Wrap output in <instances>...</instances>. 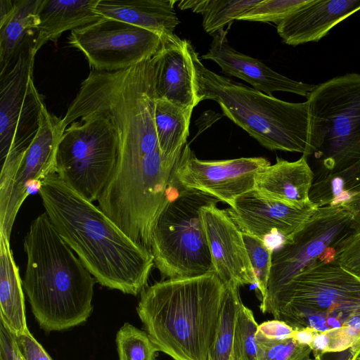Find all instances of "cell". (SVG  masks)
Returning a JSON list of instances; mask_svg holds the SVG:
<instances>
[{
    "label": "cell",
    "mask_w": 360,
    "mask_h": 360,
    "mask_svg": "<svg viewBox=\"0 0 360 360\" xmlns=\"http://www.w3.org/2000/svg\"><path fill=\"white\" fill-rule=\"evenodd\" d=\"M316 331L309 328H295L292 338L300 344L309 346L312 343Z\"/></svg>",
    "instance_id": "8d00e7d4"
},
{
    "label": "cell",
    "mask_w": 360,
    "mask_h": 360,
    "mask_svg": "<svg viewBox=\"0 0 360 360\" xmlns=\"http://www.w3.org/2000/svg\"><path fill=\"white\" fill-rule=\"evenodd\" d=\"M262 313L293 328H343L360 338V277L336 259L306 268L281 288Z\"/></svg>",
    "instance_id": "5b68a950"
},
{
    "label": "cell",
    "mask_w": 360,
    "mask_h": 360,
    "mask_svg": "<svg viewBox=\"0 0 360 360\" xmlns=\"http://www.w3.org/2000/svg\"><path fill=\"white\" fill-rule=\"evenodd\" d=\"M336 260L344 268L360 277V232L355 233L342 244Z\"/></svg>",
    "instance_id": "d6a6232c"
},
{
    "label": "cell",
    "mask_w": 360,
    "mask_h": 360,
    "mask_svg": "<svg viewBox=\"0 0 360 360\" xmlns=\"http://www.w3.org/2000/svg\"><path fill=\"white\" fill-rule=\"evenodd\" d=\"M42 0H0V75L14 64L24 47L34 41Z\"/></svg>",
    "instance_id": "ffe728a7"
},
{
    "label": "cell",
    "mask_w": 360,
    "mask_h": 360,
    "mask_svg": "<svg viewBox=\"0 0 360 360\" xmlns=\"http://www.w3.org/2000/svg\"><path fill=\"white\" fill-rule=\"evenodd\" d=\"M239 288L229 284L207 360H232L234 328L242 304Z\"/></svg>",
    "instance_id": "4316f807"
},
{
    "label": "cell",
    "mask_w": 360,
    "mask_h": 360,
    "mask_svg": "<svg viewBox=\"0 0 360 360\" xmlns=\"http://www.w3.org/2000/svg\"><path fill=\"white\" fill-rule=\"evenodd\" d=\"M65 128L62 119L44 108L38 132L15 174L6 209L0 215V232L11 238L13 226L22 204L41 181L55 173L57 148Z\"/></svg>",
    "instance_id": "4fadbf2b"
},
{
    "label": "cell",
    "mask_w": 360,
    "mask_h": 360,
    "mask_svg": "<svg viewBox=\"0 0 360 360\" xmlns=\"http://www.w3.org/2000/svg\"><path fill=\"white\" fill-rule=\"evenodd\" d=\"M314 178L307 157L293 162L277 158L275 164L257 174L253 189L264 198L304 207L313 204L309 192Z\"/></svg>",
    "instance_id": "d6986e66"
},
{
    "label": "cell",
    "mask_w": 360,
    "mask_h": 360,
    "mask_svg": "<svg viewBox=\"0 0 360 360\" xmlns=\"http://www.w3.org/2000/svg\"><path fill=\"white\" fill-rule=\"evenodd\" d=\"M187 49L197 105L204 100H213L228 118L264 148L307 157L310 138L307 101H284L214 73L202 63L188 40Z\"/></svg>",
    "instance_id": "277c9868"
},
{
    "label": "cell",
    "mask_w": 360,
    "mask_h": 360,
    "mask_svg": "<svg viewBox=\"0 0 360 360\" xmlns=\"http://www.w3.org/2000/svg\"><path fill=\"white\" fill-rule=\"evenodd\" d=\"M98 1L42 0L37 11L39 25L33 41L36 53L47 42L57 43L63 32L103 18L96 10Z\"/></svg>",
    "instance_id": "7402d4cb"
},
{
    "label": "cell",
    "mask_w": 360,
    "mask_h": 360,
    "mask_svg": "<svg viewBox=\"0 0 360 360\" xmlns=\"http://www.w3.org/2000/svg\"><path fill=\"white\" fill-rule=\"evenodd\" d=\"M360 194V163L338 172H316L309 200L317 207L350 202Z\"/></svg>",
    "instance_id": "d4e9b609"
},
{
    "label": "cell",
    "mask_w": 360,
    "mask_h": 360,
    "mask_svg": "<svg viewBox=\"0 0 360 360\" xmlns=\"http://www.w3.org/2000/svg\"><path fill=\"white\" fill-rule=\"evenodd\" d=\"M360 11V0H306L277 24L284 43L297 46L316 42L335 25Z\"/></svg>",
    "instance_id": "ac0fdd59"
},
{
    "label": "cell",
    "mask_w": 360,
    "mask_h": 360,
    "mask_svg": "<svg viewBox=\"0 0 360 360\" xmlns=\"http://www.w3.org/2000/svg\"><path fill=\"white\" fill-rule=\"evenodd\" d=\"M257 360H310L309 346L298 343L293 338L269 340L256 334Z\"/></svg>",
    "instance_id": "4dcf8cb0"
},
{
    "label": "cell",
    "mask_w": 360,
    "mask_h": 360,
    "mask_svg": "<svg viewBox=\"0 0 360 360\" xmlns=\"http://www.w3.org/2000/svg\"><path fill=\"white\" fill-rule=\"evenodd\" d=\"M294 330L285 322L274 319L259 324L257 334L269 340H282L292 338Z\"/></svg>",
    "instance_id": "e575fe53"
},
{
    "label": "cell",
    "mask_w": 360,
    "mask_h": 360,
    "mask_svg": "<svg viewBox=\"0 0 360 360\" xmlns=\"http://www.w3.org/2000/svg\"><path fill=\"white\" fill-rule=\"evenodd\" d=\"M192 111L164 99L155 101L154 120L159 147L170 158H179L186 144Z\"/></svg>",
    "instance_id": "cb8c5ba5"
},
{
    "label": "cell",
    "mask_w": 360,
    "mask_h": 360,
    "mask_svg": "<svg viewBox=\"0 0 360 360\" xmlns=\"http://www.w3.org/2000/svg\"><path fill=\"white\" fill-rule=\"evenodd\" d=\"M306 0H260L238 20L274 22L276 25L291 15Z\"/></svg>",
    "instance_id": "1f68e13d"
},
{
    "label": "cell",
    "mask_w": 360,
    "mask_h": 360,
    "mask_svg": "<svg viewBox=\"0 0 360 360\" xmlns=\"http://www.w3.org/2000/svg\"><path fill=\"white\" fill-rule=\"evenodd\" d=\"M318 207H297L266 198L252 189L239 196L226 212L242 231L265 240L274 235L287 238L300 229Z\"/></svg>",
    "instance_id": "9a60e30c"
},
{
    "label": "cell",
    "mask_w": 360,
    "mask_h": 360,
    "mask_svg": "<svg viewBox=\"0 0 360 360\" xmlns=\"http://www.w3.org/2000/svg\"><path fill=\"white\" fill-rule=\"evenodd\" d=\"M260 0H186L178 3L181 10L191 9L202 15V26L211 35L232 23Z\"/></svg>",
    "instance_id": "484cf974"
},
{
    "label": "cell",
    "mask_w": 360,
    "mask_h": 360,
    "mask_svg": "<svg viewBox=\"0 0 360 360\" xmlns=\"http://www.w3.org/2000/svg\"><path fill=\"white\" fill-rule=\"evenodd\" d=\"M22 290L10 239L0 232V319L14 334L30 332L26 323Z\"/></svg>",
    "instance_id": "603a6c76"
},
{
    "label": "cell",
    "mask_w": 360,
    "mask_h": 360,
    "mask_svg": "<svg viewBox=\"0 0 360 360\" xmlns=\"http://www.w3.org/2000/svg\"><path fill=\"white\" fill-rule=\"evenodd\" d=\"M152 60L156 98L193 112L197 103L187 40L174 34L165 37Z\"/></svg>",
    "instance_id": "e0dca14e"
},
{
    "label": "cell",
    "mask_w": 360,
    "mask_h": 360,
    "mask_svg": "<svg viewBox=\"0 0 360 360\" xmlns=\"http://www.w3.org/2000/svg\"><path fill=\"white\" fill-rule=\"evenodd\" d=\"M269 165L262 157L201 160L186 143L176 165L174 179L184 188L207 193L231 207L254 188L256 176Z\"/></svg>",
    "instance_id": "7c38bea8"
},
{
    "label": "cell",
    "mask_w": 360,
    "mask_h": 360,
    "mask_svg": "<svg viewBox=\"0 0 360 360\" xmlns=\"http://www.w3.org/2000/svg\"><path fill=\"white\" fill-rule=\"evenodd\" d=\"M119 360H155L158 351L146 331L125 323L117 331Z\"/></svg>",
    "instance_id": "83f0119b"
},
{
    "label": "cell",
    "mask_w": 360,
    "mask_h": 360,
    "mask_svg": "<svg viewBox=\"0 0 360 360\" xmlns=\"http://www.w3.org/2000/svg\"><path fill=\"white\" fill-rule=\"evenodd\" d=\"M258 326L252 311L242 303L235 323L232 360H257Z\"/></svg>",
    "instance_id": "f1b7e54d"
},
{
    "label": "cell",
    "mask_w": 360,
    "mask_h": 360,
    "mask_svg": "<svg viewBox=\"0 0 360 360\" xmlns=\"http://www.w3.org/2000/svg\"><path fill=\"white\" fill-rule=\"evenodd\" d=\"M38 193L58 234L99 284L124 294L141 292L155 266L150 250L56 173L41 181Z\"/></svg>",
    "instance_id": "6da1fadb"
},
{
    "label": "cell",
    "mask_w": 360,
    "mask_h": 360,
    "mask_svg": "<svg viewBox=\"0 0 360 360\" xmlns=\"http://www.w3.org/2000/svg\"><path fill=\"white\" fill-rule=\"evenodd\" d=\"M309 148L317 172H338L360 163V75L316 85L308 95Z\"/></svg>",
    "instance_id": "8992f818"
},
{
    "label": "cell",
    "mask_w": 360,
    "mask_h": 360,
    "mask_svg": "<svg viewBox=\"0 0 360 360\" xmlns=\"http://www.w3.org/2000/svg\"><path fill=\"white\" fill-rule=\"evenodd\" d=\"M310 360H360V338L348 349L333 353L314 356Z\"/></svg>",
    "instance_id": "d590c367"
},
{
    "label": "cell",
    "mask_w": 360,
    "mask_h": 360,
    "mask_svg": "<svg viewBox=\"0 0 360 360\" xmlns=\"http://www.w3.org/2000/svg\"><path fill=\"white\" fill-rule=\"evenodd\" d=\"M23 245L22 288L39 327L60 331L85 322L92 312L97 281L45 212L31 222Z\"/></svg>",
    "instance_id": "3957f363"
},
{
    "label": "cell",
    "mask_w": 360,
    "mask_h": 360,
    "mask_svg": "<svg viewBox=\"0 0 360 360\" xmlns=\"http://www.w3.org/2000/svg\"><path fill=\"white\" fill-rule=\"evenodd\" d=\"M243 238L262 300L267 292L274 249L257 237L243 233Z\"/></svg>",
    "instance_id": "f546056e"
},
{
    "label": "cell",
    "mask_w": 360,
    "mask_h": 360,
    "mask_svg": "<svg viewBox=\"0 0 360 360\" xmlns=\"http://www.w3.org/2000/svg\"><path fill=\"white\" fill-rule=\"evenodd\" d=\"M227 290L214 273L167 278L141 291L136 311L158 352L207 360Z\"/></svg>",
    "instance_id": "7a4b0ae2"
},
{
    "label": "cell",
    "mask_w": 360,
    "mask_h": 360,
    "mask_svg": "<svg viewBox=\"0 0 360 360\" xmlns=\"http://www.w3.org/2000/svg\"><path fill=\"white\" fill-rule=\"evenodd\" d=\"M345 205H348L354 210L358 225L357 232H360V194L356 195L350 202Z\"/></svg>",
    "instance_id": "74e56055"
},
{
    "label": "cell",
    "mask_w": 360,
    "mask_h": 360,
    "mask_svg": "<svg viewBox=\"0 0 360 360\" xmlns=\"http://www.w3.org/2000/svg\"><path fill=\"white\" fill-rule=\"evenodd\" d=\"M174 0H99L96 10L102 17L122 21L160 35L174 34L179 23Z\"/></svg>",
    "instance_id": "44dd1931"
},
{
    "label": "cell",
    "mask_w": 360,
    "mask_h": 360,
    "mask_svg": "<svg viewBox=\"0 0 360 360\" xmlns=\"http://www.w3.org/2000/svg\"><path fill=\"white\" fill-rule=\"evenodd\" d=\"M15 340L23 360H52L30 332L15 334Z\"/></svg>",
    "instance_id": "836d02e7"
},
{
    "label": "cell",
    "mask_w": 360,
    "mask_h": 360,
    "mask_svg": "<svg viewBox=\"0 0 360 360\" xmlns=\"http://www.w3.org/2000/svg\"><path fill=\"white\" fill-rule=\"evenodd\" d=\"M201 216L214 273L227 285L256 284L243 233L226 210L206 205Z\"/></svg>",
    "instance_id": "5bb4252c"
},
{
    "label": "cell",
    "mask_w": 360,
    "mask_h": 360,
    "mask_svg": "<svg viewBox=\"0 0 360 360\" xmlns=\"http://www.w3.org/2000/svg\"><path fill=\"white\" fill-rule=\"evenodd\" d=\"M175 183L177 191L159 215L152 232L150 252L155 266L167 278L214 273L201 209L219 200Z\"/></svg>",
    "instance_id": "ba28073f"
},
{
    "label": "cell",
    "mask_w": 360,
    "mask_h": 360,
    "mask_svg": "<svg viewBox=\"0 0 360 360\" xmlns=\"http://www.w3.org/2000/svg\"><path fill=\"white\" fill-rule=\"evenodd\" d=\"M162 41L153 32L106 18L71 31L68 37L69 45L84 54L93 70L106 72L152 58Z\"/></svg>",
    "instance_id": "8fae6325"
},
{
    "label": "cell",
    "mask_w": 360,
    "mask_h": 360,
    "mask_svg": "<svg viewBox=\"0 0 360 360\" xmlns=\"http://www.w3.org/2000/svg\"><path fill=\"white\" fill-rule=\"evenodd\" d=\"M357 231L355 212L348 205L318 207L300 229L274 249L267 292L259 307L306 268L335 260L342 244Z\"/></svg>",
    "instance_id": "30bf717a"
},
{
    "label": "cell",
    "mask_w": 360,
    "mask_h": 360,
    "mask_svg": "<svg viewBox=\"0 0 360 360\" xmlns=\"http://www.w3.org/2000/svg\"><path fill=\"white\" fill-rule=\"evenodd\" d=\"M36 52L27 44L14 64L0 75V210L5 211L20 163L36 136L44 108L34 83Z\"/></svg>",
    "instance_id": "9c48e42d"
},
{
    "label": "cell",
    "mask_w": 360,
    "mask_h": 360,
    "mask_svg": "<svg viewBox=\"0 0 360 360\" xmlns=\"http://www.w3.org/2000/svg\"><path fill=\"white\" fill-rule=\"evenodd\" d=\"M55 173L91 202L98 200L115 168L120 152L116 128L104 113L68 108Z\"/></svg>",
    "instance_id": "52a82bcc"
},
{
    "label": "cell",
    "mask_w": 360,
    "mask_h": 360,
    "mask_svg": "<svg viewBox=\"0 0 360 360\" xmlns=\"http://www.w3.org/2000/svg\"><path fill=\"white\" fill-rule=\"evenodd\" d=\"M212 37L207 53L201 58L213 60L225 73L245 80L261 92L272 96L275 91H286L307 98L316 86L288 78L262 61L236 51L229 44L224 29Z\"/></svg>",
    "instance_id": "2e32d148"
}]
</instances>
